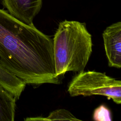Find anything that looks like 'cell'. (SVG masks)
Listing matches in <instances>:
<instances>
[{
  "label": "cell",
  "instance_id": "obj_8",
  "mask_svg": "<svg viewBox=\"0 0 121 121\" xmlns=\"http://www.w3.org/2000/svg\"><path fill=\"white\" fill-rule=\"evenodd\" d=\"M26 121H53V120H69V121H80L76 118L69 111L65 109L56 110L52 112L50 115L46 117H35L28 118L25 119Z\"/></svg>",
  "mask_w": 121,
  "mask_h": 121
},
{
  "label": "cell",
  "instance_id": "obj_1",
  "mask_svg": "<svg viewBox=\"0 0 121 121\" xmlns=\"http://www.w3.org/2000/svg\"><path fill=\"white\" fill-rule=\"evenodd\" d=\"M0 64L26 84H58L53 41L0 9Z\"/></svg>",
  "mask_w": 121,
  "mask_h": 121
},
{
  "label": "cell",
  "instance_id": "obj_7",
  "mask_svg": "<svg viewBox=\"0 0 121 121\" xmlns=\"http://www.w3.org/2000/svg\"><path fill=\"white\" fill-rule=\"evenodd\" d=\"M16 98L0 85V121H13Z\"/></svg>",
  "mask_w": 121,
  "mask_h": 121
},
{
  "label": "cell",
  "instance_id": "obj_9",
  "mask_svg": "<svg viewBox=\"0 0 121 121\" xmlns=\"http://www.w3.org/2000/svg\"><path fill=\"white\" fill-rule=\"evenodd\" d=\"M93 119L95 121H112L111 112L106 106L101 105L95 110Z\"/></svg>",
  "mask_w": 121,
  "mask_h": 121
},
{
  "label": "cell",
  "instance_id": "obj_2",
  "mask_svg": "<svg viewBox=\"0 0 121 121\" xmlns=\"http://www.w3.org/2000/svg\"><path fill=\"white\" fill-rule=\"evenodd\" d=\"M53 41L55 73L84 71L92 52V35L86 25L77 21L60 22Z\"/></svg>",
  "mask_w": 121,
  "mask_h": 121
},
{
  "label": "cell",
  "instance_id": "obj_5",
  "mask_svg": "<svg viewBox=\"0 0 121 121\" xmlns=\"http://www.w3.org/2000/svg\"><path fill=\"white\" fill-rule=\"evenodd\" d=\"M8 12L21 22L31 25L40 12L43 0H2Z\"/></svg>",
  "mask_w": 121,
  "mask_h": 121
},
{
  "label": "cell",
  "instance_id": "obj_3",
  "mask_svg": "<svg viewBox=\"0 0 121 121\" xmlns=\"http://www.w3.org/2000/svg\"><path fill=\"white\" fill-rule=\"evenodd\" d=\"M68 92L71 96L100 95L111 99L116 104L121 103V81L95 71H82L69 82Z\"/></svg>",
  "mask_w": 121,
  "mask_h": 121
},
{
  "label": "cell",
  "instance_id": "obj_4",
  "mask_svg": "<svg viewBox=\"0 0 121 121\" xmlns=\"http://www.w3.org/2000/svg\"><path fill=\"white\" fill-rule=\"evenodd\" d=\"M102 35L109 66L121 68V22H117L107 27Z\"/></svg>",
  "mask_w": 121,
  "mask_h": 121
},
{
  "label": "cell",
  "instance_id": "obj_6",
  "mask_svg": "<svg viewBox=\"0 0 121 121\" xmlns=\"http://www.w3.org/2000/svg\"><path fill=\"white\" fill-rule=\"evenodd\" d=\"M0 85L11 93L16 99H18L26 84L0 64Z\"/></svg>",
  "mask_w": 121,
  "mask_h": 121
}]
</instances>
